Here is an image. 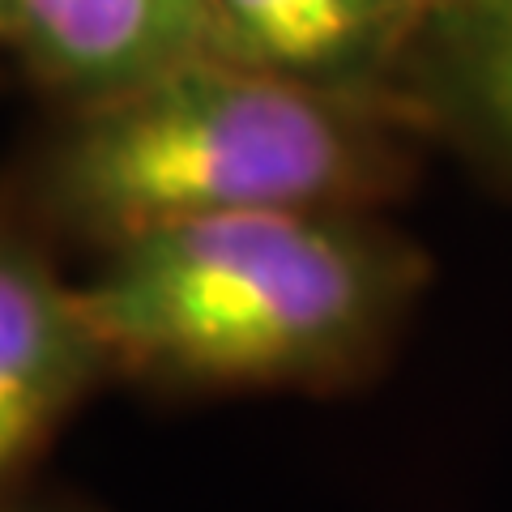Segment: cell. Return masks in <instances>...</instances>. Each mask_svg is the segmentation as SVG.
<instances>
[{
  "mask_svg": "<svg viewBox=\"0 0 512 512\" xmlns=\"http://www.w3.org/2000/svg\"><path fill=\"white\" fill-rule=\"evenodd\" d=\"M406 124L393 107L197 60L77 107L47 154L43 201L107 248L218 214H372L406 184Z\"/></svg>",
  "mask_w": 512,
  "mask_h": 512,
  "instance_id": "obj_2",
  "label": "cell"
},
{
  "mask_svg": "<svg viewBox=\"0 0 512 512\" xmlns=\"http://www.w3.org/2000/svg\"><path fill=\"white\" fill-rule=\"evenodd\" d=\"M210 5L222 60L333 99L393 107L410 116L406 73L431 0H210Z\"/></svg>",
  "mask_w": 512,
  "mask_h": 512,
  "instance_id": "obj_3",
  "label": "cell"
},
{
  "mask_svg": "<svg viewBox=\"0 0 512 512\" xmlns=\"http://www.w3.org/2000/svg\"><path fill=\"white\" fill-rule=\"evenodd\" d=\"M107 355L94 338L77 286L43 256L0 231V483L52 440Z\"/></svg>",
  "mask_w": 512,
  "mask_h": 512,
  "instance_id": "obj_4",
  "label": "cell"
},
{
  "mask_svg": "<svg viewBox=\"0 0 512 512\" xmlns=\"http://www.w3.org/2000/svg\"><path fill=\"white\" fill-rule=\"evenodd\" d=\"M13 18H18V0H0V39L13 35Z\"/></svg>",
  "mask_w": 512,
  "mask_h": 512,
  "instance_id": "obj_7",
  "label": "cell"
},
{
  "mask_svg": "<svg viewBox=\"0 0 512 512\" xmlns=\"http://www.w3.org/2000/svg\"><path fill=\"white\" fill-rule=\"evenodd\" d=\"M9 39L26 69L77 107L222 60L210 0H18Z\"/></svg>",
  "mask_w": 512,
  "mask_h": 512,
  "instance_id": "obj_5",
  "label": "cell"
},
{
  "mask_svg": "<svg viewBox=\"0 0 512 512\" xmlns=\"http://www.w3.org/2000/svg\"><path fill=\"white\" fill-rule=\"evenodd\" d=\"M406 107L512 180V0H431Z\"/></svg>",
  "mask_w": 512,
  "mask_h": 512,
  "instance_id": "obj_6",
  "label": "cell"
},
{
  "mask_svg": "<svg viewBox=\"0 0 512 512\" xmlns=\"http://www.w3.org/2000/svg\"><path fill=\"white\" fill-rule=\"evenodd\" d=\"M431 261L372 214H218L124 239L77 299L111 372L329 393L389 355Z\"/></svg>",
  "mask_w": 512,
  "mask_h": 512,
  "instance_id": "obj_1",
  "label": "cell"
}]
</instances>
